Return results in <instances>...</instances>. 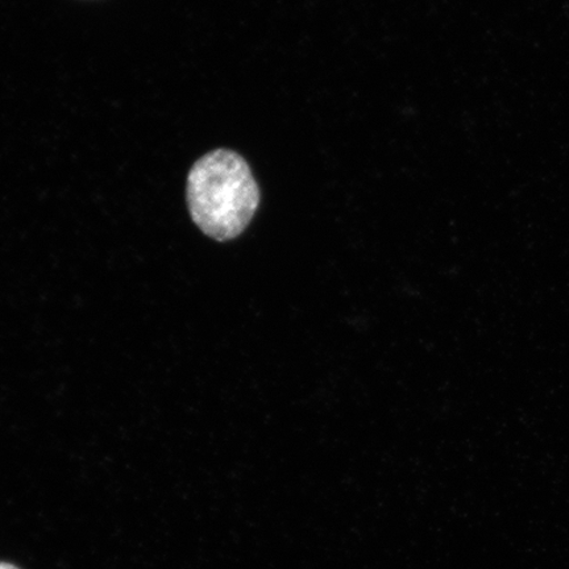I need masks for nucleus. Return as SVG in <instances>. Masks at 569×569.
<instances>
[{
	"label": "nucleus",
	"mask_w": 569,
	"mask_h": 569,
	"mask_svg": "<svg viewBox=\"0 0 569 569\" xmlns=\"http://www.w3.org/2000/svg\"><path fill=\"white\" fill-rule=\"evenodd\" d=\"M188 204L203 233L227 241L238 238L251 222L260 204V190L240 154L217 149L191 168Z\"/></svg>",
	"instance_id": "f257e3e1"
},
{
	"label": "nucleus",
	"mask_w": 569,
	"mask_h": 569,
	"mask_svg": "<svg viewBox=\"0 0 569 569\" xmlns=\"http://www.w3.org/2000/svg\"><path fill=\"white\" fill-rule=\"evenodd\" d=\"M0 569H20L17 566L11 563H6V561H0Z\"/></svg>",
	"instance_id": "f03ea898"
}]
</instances>
